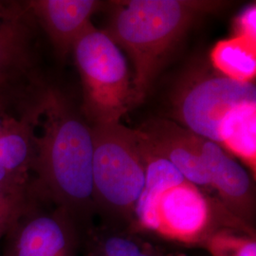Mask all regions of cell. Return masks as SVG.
<instances>
[{"instance_id":"1","label":"cell","mask_w":256,"mask_h":256,"mask_svg":"<svg viewBox=\"0 0 256 256\" xmlns=\"http://www.w3.org/2000/svg\"><path fill=\"white\" fill-rule=\"evenodd\" d=\"M37 192L66 210L79 225L96 210L93 200V137L63 95L44 90L34 128Z\"/></svg>"},{"instance_id":"2","label":"cell","mask_w":256,"mask_h":256,"mask_svg":"<svg viewBox=\"0 0 256 256\" xmlns=\"http://www.w3.org/2000/svg\"><path fill=\"white\" fill-rule=\"evenodd\" d=\"M216 0H120L108 2L106 34L128 54L134 66L136 106L191 28L229 5Z\"/></svg>"},{"instance_id":"3","label":"cell","mask_w":256,"mask_h":256,"mask_svg":"<svg viewBox=\"0 0 256 256\" xmlns=\"http://www.w3.org/2000/svg\"><path fill=\"white\" fill-rule=\"evenodd\" d=\"M93 137V200L96 210L134 224L146 183V160L136 129L120 122L90 126Z\"/></svg>"},{"instance_id":"4","label":"cell","mask_w":256,"mask_h":256,"mask_svg":"<svg viewBox=\"0 0 256 256\" xmlns=\"http://www.w3.org/2000/svg\"><path fill=\"white\" fill-rule=\"evenodd\" d=\"M72 52L82 86V111L94 124H118L135 104L128 62L104 30L92 24Z\"/></svg>"},{"instance_id":"5","label":"cell","mask_w":256,"mask_h":256,"mask_svg":"<svg viewBox=\"0 0 256 256\" xmlns=\"http://www.w3.org/2000/svg\"><path fill=\"white\" fill-rule=\"evenodd\" d=\"M256 102L254 82L230 80L221 74L196 72L182 84L174 96L176 119L183 128L218 144L220 129L230 113Z\"/></svg>"},{"instance_id":"6","label":"cell","mask_w":256,"mask_h":256,"mask_svg":"<svg viewBox=\"0 0 256 256\" xmlns=\"http://www.w3.org/2000/svg\"><path fill=\"white\" fill-rule=\"evenodd\" d=\"M214 218L212 203L200 188L184 180L160 194L147 230L182 244L202 243L216 230Z\"/></svg>"},{"instance_id":"7","label":"cell","mask_w":256,"mask_h":256,"mask_svg":"<svg viewBox=\"0 0 256 256\" xmlns=\"http://www.w3.org/2000/svg\"><path fill=\"white\" fill-rule=\"evenodd\" d=\"M26 2H0V104L25 100L24 84L32 82V24Z\"/></svg>"},{"instance_id":"8","label":"cell","mask_w":256,"mask_h":256,"mask_svg":"<svg viewBox=\"0 0 256 256\" xmlns=\"http://www.w3.org/2000/svg\"><path fill=\"white\" fill-rule=\"evenodd\" d=\"M6 256H77L78 224L66 212H30L10 230Z\"/></svg>"},{"instance_id":"9","label":"cell","mask_w":256,"mask_h":256,"mask_svg":"<svg viewBox=\"0 0 256 256\" xmlns=\"http://www.w3.org/2000/svg\"><path fill=\"white\" fill-rule=\"evenodd\" d=\"M196 144L210 178V187L218 194L222 206L230 216L250 228L256 210L252 176L220 144L198 135Z\"/></svg>"},{"instance_id":"10","label":"cell","mask_w":256,"mask_h":256,"mask_svg":"<svg viewBox=\"0 0 256 256\" xmlns=\"http://www.w3.org/2000/svg\"><path fill=\"white\" fill-rule=\"evenodd\" d=\"M136 130L146 146L156 155L174 165L187 182L198 188L212 189L196 134L165 119L147 120Z\"/></svg>"},{"instance_id":"11","label":"cell","mask_w":256,"mask_h":256,"mask_svg":"<svg viewBox=\"0 0 256 256\" xmlns=\"http://www.w3.org/2000/svg\"><path fill=\"white\" fill-rule=\"evenodd\" d=\"M26 4L61 58L72 52L76 40L92 25V16L106 6L97 0H34Z\"/></svg>"},{"instance_id":"12","label":"cell","mask_w":256,"mask_h":256,"mask_svg":"<svg viewBox=\"0 0 256 256\" xmlns=\"http://www.w3.org/2000/svg\"><path fill=\"white\" fill-rule=\"evenodd\" d=\"M218 144L239 158L256 172V102L243 104L230 112L220 129Z\"/></svg>"},{"instance_id":"13","label":"cell","mask_w":256,"mask_h":256,"mask_svg":"<svg viewBox=\"0 0 256 256\" xmlns=\"http://www.w3.org/2000/svg\"><path fill=\"white\" fill-rule=\"evenodd\" d=\"M212 64L230 80L252 82L256 75V41L232 36L218 41L210 54Z\"/></svg>"},{"instance_id":"14","label":"cell","mask_w":256,"mask_h":256,"mask_svg":"<svg viewBox=\"0 0 256 256\" xmlns=\"http://www.w3.org/2000/svg\"><path fill=\"white\" fill-rule=\"evenodd\" d=\"M234 228H218L202 242L210 256H256L254 236Z\"/></svg>"},{"instance_id":"15","label":"cell","mask_w":256,"mask_h":256,"mask_svg":"<svg viewBox=\"0 0 256 256\" xmlns=\"http://www.w3.org/2000/svg\"><path fill=\"white\" fill-rule=\"evenodd\" d=\"M28 190L0 185V240L8 236L30 207Z\"/></svg>"},{"instance_id":"16","label":"cell","mask_w":256,"mask_h":256,"mask_svg":"<svg viewBox=\"0 0 256 256\" xmlns=\"http://www.w3.org/2000/svg\"><path fill=\"white\" fill-rule=\"evenodd\" d=\"M146 247L140 239L124 232H116L100 238L93 256H138Z\"/></svg>"},{"instance_id":"17","label":"cell","mask_w":256,"mask_h":256,"mask_svg":"<svg viewBox=\"0 0 256 256\" xmlns=\"http://www.w3.org/2000/svg\"><path fill=\"white\" fill-rule=\"evenodd\" d=\"M234 36L245 37L252 41H256V3L243 10L234 23Z\"/></svg>"},{"instance_id":"18","label":"cell","mask_w":256,"mask_h":256,"mask_svg":"<svg viewBox=\"0 0 256 256\" xmlns=\"http://www.w3.org/2000/svg\"><path fill=\"white\" fill-rule=\"evenodd\" d=\"M138 256H162L160 254H158L156 252H154V250H151L149 248H146Z\"/></svg>"}]
</instances>
